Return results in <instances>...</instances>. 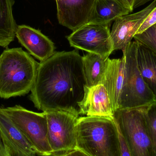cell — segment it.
<instances>
[{
	"label": "cell",
	"instance_id": "8fae6325",
	"mask_svg": "<svg viewBox=\"0 0 156 156\" xmlns=\"http://www.w3.org/2000/svg\"><path fill=\"white\" fill-rule=\"evenodd\" d=\"M0 137L8 156H35L37 153L12 120L0 111Z\"/></svg>",
	"mask_w": 156,
	"mask_h": 156
},
{
	"label": "cell",
	"instance_id": "7c38bea8",
	"mask_svg": "<svg viewBox=\"0 0 156 156\" xmlns=\"http://www.w3.org/2000/svg\"><path fill=\"white\" fill-rule=\"evenodd\" d=\"M16 37L30 54L44 61L55 53V44L41 31L25 25L17 26Z\"/></svg>",
	"mask_w": 156,
	"mask_h": 156
},
{
	"label": "cell",
	"instance_id": "4316f807",
	"mask_svg": "<svg viewBox=\"0 0 156 156\" xmlns=\"http://www.w3.org/2000/svg\"><path fill=\"white\" fill-rule=\"evenodd\" d=\"M154 25H155V26L156 29V24H155Z\"/></svg>",
	"mask_w": 156,
	"mask_h": 156
},
{
	"label": "cell",
	"instance_id": "cb8c5ba5",
	"mask_svg": "<svg viewBox=\"0 0 156 156\" xmlns=\"http://www.w3.org/2000/svg\"><path fill=\"white\" fill-rule=\"evenodd\" d=\"M86 156L83 152H82L80 149L76 148L71 151H69L66 154V156Z\"/></svg>",
	"mask_w": 156,
	"mask_h": 156
},
{
	"label": "cell",
	"instance_id": "ac0fdd59",
	"mask_svg": "<svg viewBox=\"0 0 156 156\" xmlns=\"http://www.w3.org/2000/svg\"><path fill=\"white\" fill-rule=\"evenodd\" d=\"M108 58L91 53H88L83 56V72L87 87L101 84L106 70Z\"/></svg>",
	"mask_w": 156,
	"mask_h": 156
},
{
	"label": "cell",
	"instance_id": "6da1fadb",
	"mask_svg": "<svg viewBox=\"0 0 156 156\" xmlns=\"http://www.w3.org/2000/svg\"><path fill=\"white\" fill-rule=\"evenodd\" d=\"M86 86L83 56L76 50L55 52L39 63L29 98L39 111H65L79 117Z\"/></svg>",
	"mask_w": 156,
	"mask_h": 156
},
{
	"label": "cell",
	"instance_id": "5bb4252c",
	"mask_svg": "<svg viewBox=\"0 0 156 156\" xmlns=\"http://www.w3.org/2000/svg\"><path fill=\"white\" fill-rule=\"evenodd\" d=\"M125 76V60L108 58L106 70L101 84L105 87L110 99L113 111L119 108V101Z\"/></svg>",
	"mask_w": 156,
	"mask_h": 156
},
{
	"label": "cell",
	"instance_id": "277c9868",
	"mask_svg": "<svg viewBox=\"0 0 156 156\" xmlns=\"http://www.w3.org/2000/svg\"><path fill=\"white\" fill-rule=\"evenodd\" d=\"M137 49V43L135 40L122 50L125 60V76L118 109L145 106L156 100L138 69Z\"/></svg>",
	"mask_w": 156,
	"mask_h": 156
},
{
	"label": "cell",
	"instance_id": "603a6c76",
	"mask_svg": "<svg viewBox=\"0 0 156 156\" xmlns=\"http://www.w3.org/2000/svg\"><path fill=\"white\" fill-rule=\"evenodd\" d=\"M124 6L130 10L131 13L133 11L136 0H118Z\"/></svg>",
	"mask_w": 156,
	"mask_h": 156
},
{
	"label": "cell",
	"instance_id": "44dd1931",
	"mask_svg": "<svg viewBox=\"0 0 156 156\" xmlns=\"http://www.w3.org/2000/svg\"><path fill=\"white\" fill-rule=\"evenodd\" d=\"M117 127L118 143L120 148V156H132L128 143L125 137L122 133L120 128L115 123Z\"/></svg>",
	"mask_w": 156,
	"mask_h": 156
},
{
	"label": "cell",
	"instance_id": "ffe728a7",
	"mask_svg": "<svg viewBox=\"0 0 156 156\" xmlns=\"http://www.w3.org/2000/svg\"><path fill=\"white\" fill-rule=\"evenodd\" d=\"M136 42L151 50L156 56V29L154 25L133 37Z\"/></svg>",
	"mask_w": 156,
	"mask_h": 156
},
{
	"label": "cell",
	"instance_id": "d4e9b609",
	"mask_svg": "<svg viewBox=\"0 0 156 156\" xmlns=\"http://www.w3.org/2000/svg\"><path fill=\"white\" fill-rule=\"evenodd\" d=\"M154 1V0H136L135 3L134 4V9L140 7L142 5H144L148 3V2L151 1Z\"/></svg>",
	"mask_w": 156,
	"mask_h": 156
},
{
	"label": "cell",
	"instance_id": "9a60e30c",
	"mask_svg": "<svg viewBox=\"0 0 156 156\" xmlns=\"http://www.w3.org/2000/svg\"><path fill=\"white\" fill-rule=\"evenodd\" d=\"M130 13L118 0H95L88 23L110 24L120 16Z\"/></svg>",
	"mask_w": 156,
	"mask_h": 156
},
{
	"label": "cell",
	"instance_id": "9c48e42d",
	"mask_svg": "<svg viewBox=\"0 0 156 156\" xmlns=\"http://www.w3.org/2000/svg\"><path fill=\"white\" fill-rule=\"evenodd\" d=\"M156 6V0L141 11L120 16L115 20L111 31L114 50H123L132 41L149 13Z\"/></svg>",
	"mask_w": 156,
	"mask_h": 156
},
{
	"label": "cell",
	"instance_id": "3957f363",
	"mask_svg": "<svg viewBox=\"0 0 156 156\" xmlns=\"http://www.w3.org/2000/svg\"><path fill=\"white\" fill-rule=\"evenodd\" d=\"M76 148L87 156H120L117 127L113 118H78Z\"/></svg>",
	"mask_w": 156,
	"mask_h": 156
},
{
	"label": "cell",
	"instance_id": "d6986e66",
	"mask_svg": "<svg viewBox=\"0 0 156 156\" xmlns=\"http://www.w3.org/2000/svg\"><path fill=\"white\" fill-rule=\"evenodd\" d=\"M145 115L153 156H156V100L146 105Z\"/></svg>",
	"mask_w": 156,
	"mask_h": 156
},
{
	"label": "cell",
	"instance_id": "5b68a950",
	"mask_svg": "<svg viewBox=\"0 0 156 156\" xmlns=\"http://www.w3.org/2000/svg\"><path fill=\"white\" fill-rule=\"evenodd\" d=\"M0 111L7 115L23 133L36 151L37 155L52 156L45 112H35L20 105L8 107L2 106L0 107Z\"/></svg>",
	"mask_w": 156,
	"mask_h": 156
},
{
	"label": "cell",
	"instance_id": "7402d4cb",
	"mask_svg": "<svg viewBox=\"0 0 156 156\" xmlns=\"http://www.w3.org/2000/svg\"><path fill=\"white\" fill-rule=\"evenodd\" d=\"M156 24V6L147 16L139 29L136 32V34H140L145 31L147 28Z\"/></svg>",
	"mask_w": 156,
	"mask_h": 156
},
{
	"label": "cell",
	"instance_id": "30bf717a",
	"mask_svg": "<svg viewBox=\"0 0 156 156\" xmlns=\"http://www.w3.org/2000/svg\"><path fill=\"white\" fill-rule=\"evenodd\" d=\"M55 1L58 23L73 31L88 24L95 0Z\"/></svg>",
	"mask_w": 156,
	"mask_h": 156
},
{
	"label": "cell",
	"instance_id": "2e32d148",
	"mask_svg": "<svg viewBox=\"0 0 156 156\" xmlns=\"http://www.w3.org/2000/svg\"><path fill=\"white\" fill-rule=\"evenodd\" d=\"M137 43L138 69L144 81L153 93L156 100V56L148 49Z\"/></svg>",
	"mask_w": 156,
	"mask_h": 156
},
{
	"label": "cell",
	"instance_id": "ba28073f",
	"mask_svg": "<svg viewBox=\"0 0 156 156\" xmlns=\"http://www.w3.org/2000/svg\"><path fill=\"white\" fill-rule=\"evenodd\" d=\"M110 25L88 23L66 38L71 47L107 59L114 51Z\"/></svg>",
	"mask_w": 156,
	"mask_h": 156
},
{
	"label": "cell",
	"instance_id": "484cf974",
	"mask_svg": "<svg viewBox=\"0 0 156 156\" xmlns=\"http://www.w3.org/2000/svg\"><path fill=\"white\" fill-rule=\"evenodd\" d=\"M0 156H8L5 147L0 137Z\"/></svg>",
	"mask_w": 156,
	"mask_h": 156
},
{
	"label": "cell",
	"instance_id": "4fadbf2b",
	"mask_svg": "<svg viewBox=\"0 0 156 156\" xmlns=\"http://www.w3.org/2000/svg\"><path fill=\"white\" fill-rule=\"evenodd\" d=\"M82 115L112 118L113 111L108 93L102 84L85 88L84 98L80 103Z\"/></svg>",
	"mask_w": 156,
	"mask_h": 156
},
{
	"label": "cell",
	"instance_id": "52a82bcc",
	"mask_svg": "<svg viewBox=\"0 0 156 156\" xmlns=\"http://www.w3.org/2000/svg\"><path fill=\"white\" fill-rule=\"evenodd\" d=\"M52 156H66L76 148V125L79 117L65 111L45 112Z\"/></svg>",
	"mask_w": 156,
	"mask_h": 156
},
{
	"label": "cell",
	"instance_id": "7a4b0ae2",
	"mask_svg": "<svg viewBox=\"0 0 156 156\" xmlns=\"http://www.w3.org/2000/svg\"><path fill=\"white\" fill-rule=\"evenodd\" d=\"M38 65L21 48L5 49L0 56V98L8 99L31 92Z\"/></svg>",
	"mask_w": 156,
	"mask_h": 156
},
{
	"label": "cell",
	"instance_id": "e0dca14e",
	"mask_svg": "<svg viewBox=\"0 0 156 156\" xmlns=\"http://www.w3.org/2000/svg\"><path fill=\"white\" fill-rule=\"evenodd\" d=\"M14 0H0V46L8 47L16 37V25L13 14Z\"/></svg>",
	"mask_w": 156,
	"mask_h": 156
},
{
	"label": "cell",
	"instance_id": "8992f818",
	"mask_svg": "<svg viewBox=\"0 0 156 156\" xmlns=\"http://www.w3.org/2000/svg\"><path fill=\"white\" fill-rule=\"evenodd\" d=\"M146 106L120 108L113 118L126 139L132 156H153L146 121Z\"/></svg>",
	"mask_w": 156,
	"mask_h": 156
}]
</instances>
